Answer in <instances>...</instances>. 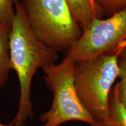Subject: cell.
Returning a JSON list of instances; mask_svg holds the SVG:
<instances>
[{
	"mask_svg": "<svg viewBox=\"0 0 126 126\" xmlns=\"http://www.w3.org/2000/svg\"><path fill=\"white\" fill-rule=\"evenodd\" d=\"M15 2V0H0V25H11Z\"/></svg>",
	"mask_w": 126,
	"mask_h": 126,
	"instance_id": "11",
	"label": "cell"
},
{
	"mask_svg": "<svg viewBox=\"0 0 126 126\" xmlns=\"http://www.w3.org/2000/svg\"><path fill=\"white\" fill-rule=\"evenodd\" d=\"M89 126H126V108L119 100L117 84L113 86L109 97L108 116Z\"/></svg>",
	"mask_w": 126,
	"mask_h": 126,
	"instance_id": "7",
	"label": "cell"
},
{
	"mask_svg": "<svg viewBox=\"0 0 126 126\" xmlns=\"http://www.w3.org/2000/svg\"><path fill=\"white\" fill-rule=\"evenodd\" d=\"M11 26L0 25V89L5 84L11 68L9 34Z\"/></svg>",
	"mask_w": 126,
	"mask_h": 126,
	"instance_id": "8",
	"label": "cell"
},
{
	"mask_svg": "<svg viewBox=\"0 0 126 126\" xmlns=\"http://www.w3.org/2000/svg\"><path fill=\"white\" fill-rule=\"evenodd\" d=\"M120 81L117 86L119 100L126 108V46L120 51L117 59Z\"/></svg>",
	"mask_w": 126,
	"mask_h": 126,
	"instance_id": "9",
	"label": "cell"
},
{
	"mask_svg": "<svg viewBox=\"0 0 126 126\" xmlns=\"http://www.w3.org/2000/svg\"><path fill=\"white\" fill-rule=\"evenodd\" d=\"M75 62L65 57L59 64L43 68L47 88L53 94L51 108L41 114L42 126H60L64 123L78 121L95 123L94 119L81 103L75 90L74 70Z\"/></svg>",
	"mask_w": 126,
	"mask_h": 126,
	"instance_id": "4",
	"label": "cell"
},
{
	"mask_svg": "<svg viewBox=\"0 0 126 126\" xmlns=\"http://www.w3.org/2000/svg\"><path fill=\"white\" fill-rule=\"evenodd\" d=\"M126 46V7L106 18H97L64 53L75 63L113 53Z\"/></svg>",
	"mask_w": 126,
	"mask_h": 126,
	"instance_id": "5",
	"label": "cell"
},
{
	"mask_svg": "<svg viewBox=\"0 0 126 126\" xmlns=\"http://www.w3.org/2000/svg\"><path fill=\"white\" fill-rule=\"evenodd\" d=\"M21 4L33 33L58 53H65L82 35L66 0H22Z\"/></svg>",
	"mask_w": 126,
	"mask_h": 126,
	"instance_id": "2",
	"label": "cell"
},
{
	"mask_svg": "<svg viewBox=\"0 0 126 126\" xmlns=\"http://www.w3.org/2000/svg\"><path fill=\"white\" fill-rule=\"evenodd\" d=\"M103 16L109 17L126 7V0H94Z\"/></svg>",
	"mask_w": 126,
	"mask_h": 126,
	"instance_id": "10",
	"label": "cell"
},
{
	"mask_svg": "<svg viewBox=\"0 0 126 126\" xmlns=\"http://www.w3.org/2000/svg\"><path fill=\"white\" fill-rule=\"evenodd\" d=\"M72 15L83 31L97 18L103 17L94 0H66Z\"/></svg>",
	"mask_w": 126,
	"mask_h": 126,
	"instance_id": "6",
	"label": "cell"
},
{
	"mask_svg": "<svg viewBox=\"0 0 126 126\" xmlns=\"http://www.w3.org/2000/svg\"><path fill=\"white\" fill-rule=\"evenodd\" d=\"M0 126H15L13 124V123H11L10 124H2L0 123Z\"/></svg>",
	"mask_w": 126,
	"mask_h": 126,
	"instance_id": "12",
	"label": "cell"
},
{
	"mask_svg": "<svg viewBox=\"0 0 126 126\" xmlns=\"http://www.w3.org/2000/svg\"><path fill=\"white\" fill-rule=\"evenodd\" d=\"M9 43L11 68L16 73L20 89L18 112L12 123L15 126H25L28 119L33 116L31 100L33 78L39 68L55 64L59 54L33 33L18 0L15 2Z\"/></svg>",
	"mask_w": 126,
	"mask_h": 126,
	"instance_id": "1",
	"label": "cell"
},
{
	"mask_svg": "<svg viewBox=\"0 0 126 126\" xmlns=\"http://www.w3.org/2000/svg\"><path fill=\"white\" fill-rule=\"evenodd\" d=\"M122 49L75 63V90L95 123L103 120L109 115V97L119 77L117 59Z\"/></svg>",
	"mask_w": 126,
	"mask_h": 126,
	"instance_id": "3",
	"label": "cell"
}]
</instances>
